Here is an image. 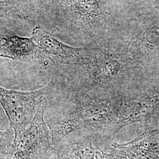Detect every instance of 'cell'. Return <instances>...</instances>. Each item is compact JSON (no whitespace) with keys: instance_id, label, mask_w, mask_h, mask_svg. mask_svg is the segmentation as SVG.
<instances>
[{"instance_id":"cell-6","label":"cell","mask_w":159,"mask_h":159,"mask_svg":"<svg viewBox=\"0 0 159 159\" xmlns=\"http://www.w3.org/2000/svg\"><path fill=\"white\" fill-rule=\"evenodd\" d=\"M159 114V84H146L124 97L117 124L118 133L125 126L140 123L147 127Z\"/></svg>"},{"instance_id":"cell-3","label":"cell","mask_w":159,"mask_h":159,"mask_svg":"<svg viewBox=\"0 0 159 159\" xmlns=\"http://www.w3.org/2000/svg\"><path fill=\"white\" fill-rule=\"evenodd\" d=\"M123 96L97 98L64 100L73 102L79 110L83 129L102 134L114 140L117 134V124L122 107Z\"/></svg>"},{"instance_id":"cell-2","label":"cell","mask_w":159,"mask_h":159,"mask_svg":"<svg viewBox=\"0 0 159 159\" xmlns=\"http://www.w3.org/2000/svg\"><path fill=\"white\" fill-rule=\"evenodd\" d=\"M44 102L38 107L29 127L17 133L7 159H50L56 153L50 130L44 119Z\"/></svg>"},{"instance_id":"cell-5","label":"cell","mask_w":159,"mask_h":159,"mask_svg":"<svg viewBox=\"0 0 159 159\" xmlns=\"http://www.w3.org/2000/svg\"><path fill=\"white\" fill-rule=\"evenodd\" d=\"M114 140L82 130L64 138L56 147L61 159H114L111 143Z\"/></svg>"},{"instance_id":"cell-4","label":"cell","mask_w":159,"mask_h":159,"mask_svg":"<svg viewBox=\"0 0 159 159\" xmlns=\"http://www.w3.org/2000/svg\"><path fill=\"white\" fill-rule=\"evenodd\" d=\"M47 84L39 90L19 91L0 86V104L14 133L23 130L31 123L38 107L46 99Z\"/></svg>"},{"instance_id":"cell-12","label":"cell","mask_w":159,"mask_h":159,"mask_svg":"<svg viewBox=\"0 0 159 159\" xmlns=\"http://www.w3.org/2000/svg\"><path fill=\"white\" fill-rule=\"evenodd\" d=\"M50 159H61L59 157H58V156L57 155V154L55 153V154L54 155V156L51 158Z\"/></svg>"},{"instance_id":"cell-10","label":"cell","mask_w":159,"mask_h":159,"mask_svg":"<svg viewBox=\"0 0 159 159\" xmlns=\"http://www.w3.org/2000/svg\"><path fill=\"white\" fill-rule=\"evenodd\" d=\"M14 138V130L10 128L6 131L0 130V159H7Z\"/></svg>"},{"instance_id":"cell-9","label":"cell","mask_w":159,"mask_h":159,"mask_svg":"<svg viewBox=\"0 0 159 159\" xmlns=\"http://www.w3.org/2000/svg\"><path fill=\"white\" fill-rule=\"evenodd\" d=\"M114 159H159V156L145 148L129 143H111Z\"/></svg>"},{"instance_id":"cell-1","label":"cell","mask_w":159,"mask_h":159,"mask_svg":"<svg viewBox=\"0 0 159 159\" xmlns=\"http://www.w3.org/2000/svg\"><path fill=\"white\" fill-rule=\"evenodd\" d=\"M145 83L133 67H127L102 50L79 66L67 79L54 85L64 99L125 97Z\"/></svg>"},{"instance_id":"cell-7","label":"cell","mask_w":159,"mask_h":159,"mask_svg":"<svg viewBox=\"0 0 159 159\" xmlns=\"http://www.w3.org/2000/svg\"><path fill=\"white\" fill-rule=\"evenodd\" d=\"M37 50L33 37H21L9 31L0 34V57L31 61L34 60Z\"/></svg>"},{"instance_id":"cell-11","label":"cell","mask_w":159,"mask_h":159,"mask_svg":"<svg viewBox=\"0 0 159 159\" xmlns=\"http://www.w3.org/2000/svg\"><path fill=\"white\" fill-rule=\"evenodd\" d=\"M11 17L10 10L4 0H0V18Z\"/></svg>"},{"instance_id":"cell-8","label":"cell","mask_w":159,"mask_h":159,"mask_svg":"<svg viewBox=\"0 0 159 159\" xmlns=\"http://www.w3.org/2000/svg\"><path fill=\"white\" fill-rule=\"evenodd\" d=\"M11 17L39 21L51 8L53 0H4Z\"/></svg>"}]
</instances>
